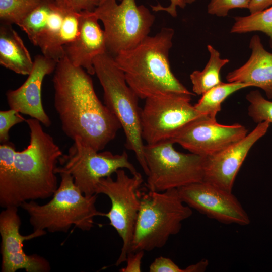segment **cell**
<instances>
[{
    "mask_svg": "<svg viewBox=\"0 0 272 272\" xmlns=\"http://www.w3.org/2000/svg\"><path fill=\"white\" fill-rule=\"evenodd\" d=\"M28 146L16 150L10 142L0 145V206L19 207L26 201L52 196L58 184L56 168L63 154L53 138L34 118L26 119Z\"/></svg>",
    "mask_w": 272,
    "mask_h": 272,
    "instance_id": "6da1fadb",
    "label": "cell"
},
{
    "mask_svg": "<svg viewBox=\"0 0 272 272\" xmlns=\"http://www.w3.org/2000/svg\"><path fill=\"white\" fill-rule=\"evenodd\" d=\"M65 56L57 62L52 79L54 106L64 133L80 138L95 150H102L121 126L98 98L91 78Z\"/></svg>",
    "mask_w": 272,
    "mask_h": 272,
    "instance_id": "7a4b0ae2",
    "label": "cell"
},
{
    "mask_svg": "<svg viewBox=\"0 0 272 272\" xmlns=\"http://www.w3.org/2000/svg\"><path fill=\"white\" fill-rule=\"evenodd\" d=\"M174 33L173 29L163 28L155 35L147 36L135 47L113 57L139 98L145 100L173 92L195 95L171 70L169 53Z\"/></svg>",
    "mask_w": 272,
    "mask_h": 272,
    "instance_id": "3957f363",
    "label": "cell"
},
{
    "mask_svg": "<svg viewBox=\"0 0 272 272\" xmlns=\"http://www.w3.org/2000/svg\"><path fill=\"white\" fill-rule=\"evenodd\" d=\"M58 174L60 183L49 202L40 205L31 200L20 207L29 215L33 230L66 233L72 226L82 231L90 230L94 226L95 217L104 215L96 208L97 194L85 195L70 174L64 172Z\"/></svg>",
    "mask_w": 272,
    "mask_h": 272,
    "instance_id": "277c9868",
    "label": "cell"
},
{
    "mask_svg": "<svg viewBox=\"0 0 272 272\" xmlns=\"http://www.w3.org/2000/svg\"><path fill=\"white\" fill-rule=\"evenodd\" d=\"M140 210L131 252L161 248L170 236L181 230L182 223L192 215V209L181 200L177 189L163 192H139Z\"/></svg>",
    "mask_w": 272,
    "mask_h": 272,
    "instance_id": "5b68a950",
    "label": "cell"
},
{
    "mask_svg": "<svg viewBox=\"0 0 272 272\" xmlns=\"http://www.w3.org/2000/svg\"><path fill=\"white\" fill-rule=\"evenodd\" d=\"M93 65L95 74L103 90L104 104L119 121L125 135L126 147L134 152L147 175L139 97L127 84L123 72L114 57L108 53L95 57Z\"/></svg>",
    "mask_w": 272,
    "mask_h": 272,
    "instance_id": "8992f818",
    "label": "cell"
},
{
    "mask_svg": "<svg viewBox=\"0 0 272 272\" xmlns=\"http://www.w3.org/2000/svg\"><path fill=\"white\" fill-rule=\"evenodd\" d=\"M80 16L63 0H41L19 27L44 56L57 62L64 56V46L78 36Z\"/></svg>",
    "mask_w": 272,
    "mask_h": 272,
    "instance_id": "52a82bcc",
    "label": "cell"
},
{
    "mask_svg": "<svg viewBox=\"0 0 272 272\" xmlns=\"http://www.w3.org/2000/svg\"><path fill=\"white\" fill-rule=\"evenodd\" d=\"M174 144L169 140L145 145L148 190L163 192L203 181L205 157L177 151Z\"/></svg>",
    "mask_w": 272,
    "mask_h": 272,
    "instance_id": "ba28073f",
    "label": "cell"
},
{
    "mask_svg": "<svg viewBox=\"0 0 272 272\" xmlns=\"http://www.w3.org/2000/svg\"><path fill=\"white\" fill-rule=\"evenodd\" d=\"M94 12L104 26L107 52L113 57L141 43L150 31L155 17L135 0H106Z\"/></svg>",
    "mask_w": 272,
    "mask_h": 272,
    "instance_id": "9c48e42d",
    "label": "cell"
},
{
    "mask_svg": "<svg viewBox=\"0 0 272 272\" xmlns=\"http://www.w3.org/2000/svg\"><path fill=\"white\" fill-rule=\"evenodd\" d=\"M116 178L111 176L101 178L96 187V194L106 195L111 202V208L104 216L116 231L122 241L121 252L115 265L118 266L126 262L131 252V243L138 218L140 199L139 189L143 182L142 175L138 172L129 176L124 169L118 170Z\"/></svg>",
    "mask_w": 272,
    "mask_h": 272,
    "instance_id": "30bf717a",
    "label": "cell"
},
{
    "mask_svg": "<svg viewBox=\"0 0 272 272\" xmlns=\"http://www.w3.org/2000/svg\"><path fill=\"white\" fill-rule=\"evenodd\" d=\"M66 154L59 158L56 174H70L75 185L87 196L96 194L100 180L110 176L120 169H126L132 175L138 172L129 161L127 153L113 154L109 151L100 152L76 138Z\"/></svg>",
    "mask_w": 272,
    "mask_h": 272,
    "instance_id": "8fae6325",
    "label": "cell"
},
{
    "mask_svg": "<svg viewBox=\"0 0 272 272\" xmlns=\"http://www.w3.org/2000/svg\"><path fill=\"white\" fill-rule=\"evenodd\" d=\"M192 95L173 92L145 99L140 116L142 136L146 144L170 140L187 123L206 115L191 105Z\"/></svg>",
    "mask_w": 272,
    "mask_h": 272,
    "instance_id": "7c38bea8",
    "label": "cell"
},
{
    "mask_svg": "<svg viewBox=\"0 0 272 272\" xmlns=\"http://www.w3.org/2000/svg\"><path fill=\"white\" fill-rule=\"evenodd\" d=\"M21 221L17 207L4 208L0 213V235L2 272H49L51 266L45 258L36 254H27L23 243L46 234L44 230H36L27 235L20 232Z\"/></svg>",
    "mask_w": 272,
    "mask_h": 272,
    "instance_id": "4fadbf2b",
    "label": "cell"
},
{
    "mask_svg": "<svg viewBox=\"0 0 272 272\" xmlns=\"http://www.w3.org/2000/svg\"><path fill=\"white\" fill-rule=\"evenodd\" d=\"M177 189L185 204L209 218L224 224L247 226L250 223L249 215L232 192L204 181Z\"/></svg>",
    "mask_w": 272,
    "mask_h": 272,
    "instance_id": "5bb4252c",
    "label": "cell"
},
{
    "mask_svg": "<svg viewBox=\"0 0 272 272\" xmlns=\"http://www.w3.org/2000/svg\"><path fill=\"white\" fill-rule=\"evenodd\" d=\"M247 134V129L235 123L223 125L207 115L187 123L170 140L190 153L206 157L218 153Z\"/></svg>",
    "mask_w": 272,
    "mask_h": 272,
    "instance_id": "9a60e30c",
    "label": "cell"
},
{
    "mask_svg": "<svg viewBox=\"0 0 272 272\" xmlns=\"http://www.w3.org/2000/svg\"><path fill=\"white\" fill-rule=\"evenodd\" d=\"M255 128L239 141L213 155L205 157L203 181L232 192L236 175L251 147L267 132L268 121Z\"/></svg>",
    "mask_w": 272,
    "mask_h": 272,
    "instance_id": "2e32d148",
    "label": "cell"
},
{
    "mask_svg": "<svg viewBox=\"0 0 272 272\" xmlns=\"http://www.w3.org/2000/svg\"><path fill=\"white\" fill-rule=\"evenodd\" d=\"M57 63L43 54L37 55L33 69L25 81L17 89L6 92L10 108L38 120L45 127H49L51 121L43 106L41 89L45 77L54 72Z\"/></svg>",
    "mask_w": 272,
    "mask_h": 272,
    "instance_id": "e0dca14e",
    "label": "cell"
},
{
    "mask_svg": "<svg viewBox=\"0 0 272 272\" xmlns=\"http://www.w3.org/2000/svg\"><path fill=\"white\" fill-rule=\"evenodd\" d=\"M95 12H81L80 31L77 38L64 47V56L73 65L95 74L94 59L107 52L105 33Z\"/></svg>",
    "mask_w": 272,
    "mask_h": 272,
    "instance_id": "ac0fdd59",
    "label": "cell"
},
{
    "mask_svg": "<svg viewBox=\"0 0 272 272\" xmlns=\"http://www.w3.org/2000/svg\"><path fill=\"white\" fill-rule=\"evenodd\" d=\"M251 54L241 66L227 75L228 82H239L263 90L268 99H272V53L267 51L259 36L253 35L250 41Z\"/></svg>",
    "mask_w": 272,
    "mask_h": 272,
    "instance_id": "d6986e66",
    "label": "cell"
},
{
    "mask_svg": "<svg viewBox=\"0 0 272 272\" xmlns=\"http://www.w3.org/2000/svg\"><path fill=\"white\" fill-rule=\"evenodd\" d=\"M0 64L22 75H28L33 67L28 50L12 25H0Z\"/></svg>",
    "mask_w": 272,
    "mask_h": 272,
    "instance_id": "ffe728a7",
    "label": "cell"
},
{
    "mask_svg": "<svg viewBox=\"0 0 272 272\" xmlns=\"http://www.w3.org/2000/svg\"><path fill=\"white\" fill-rule=\"evenodd\" d=\"M210 57L208 63L202 71L195 70L190 75L192 84L193 92L202 95L211 88L222 82L220 77L222 68L228 63L227 58H222L219 52L211 45H208Z\"/></svg>",
    "mask_w": 272,
    "mask_h": 272,
    "instance_id": "44dd1931",
    "label": "cell"
},
{
    "mask_svg": "<svg viewBox=\"0 0 272 272\" xmlns=\"http://www.w3.org/2000/svg\"><path fill=\"white\" fill-rule=\"evenodd\" d=\"M250 86L239 82H222L202 95L198 102L194 105L200 113L216 119L217 113L221 109L223 101L232 94Z\"/></svg>",
    "mask_w": 272,
    "mask_h": 272,
    "instance_id": "7402d4cb",
    "label": "cell"
},
{
    "mask_svg": "<svg viewBox=\"0 0 272 272\" xmlns=\"http://www.w3.org/2000/svg\"><path fill=\"white\" fill-rule=\"evenodd\" d=\"M230 33H245L259 31L270 38L272 48V6L259 12L244 17H236Z\"/></svg>",
    "mask_w": 272,
    "mask_h": 272,
    "instance_id": "603a6c76",
    "label": "cell"
},
{
    "mask_svg": "<svg viewBox=\"0 0 272 272\" xmlns=\"http://www.w3.org/2000/svg\"><path fill=\"white\" fill-rule=\"evenodd\" d=\"M41 0H0L1 24L19 26Z\"/></svg>",
    "mask_w": 272,
    "mask_h": 272,
    "instance_id": "cb8c5ba5",
    "label": "cell"
},
{
    "mask_svg": "<svg viewBox=\"0 0 272 272\" xmlns=\"http://www.w3.org/2000/svg\"><path fill=\"white\" fill-rule=\"evenodd\" d=\"M250 105L249 116L256 123L268 121L272 123V101L265 99L258 90L250 92L246 96Z\"/></svg>",
    "mask_w": 272,
    "mask_h": 272,
    "instance_id": "d4e9b609",
    "label": "cell"
},
{
    "mask_svg": "<svg viewBox=\"0 0 272 272\" xmlns=\"http://www.w3.org/2000/svg\"><path fill=\"white\" fill-rule=\"evenodd\" d=\"M250 0H210L208 13L218 17L226 16L230 10L235 8L248 9Z\"/></svg>",
    "mask_w": 272,
    "mask_h": 272,
    "instance_id": "484cf974",
    "label": "cell"
},
{
    "mask_svg": "<svg viewBox=\"0 0 272 272\" xmlns=\"http://www.w3.org/2000/svg\"><path fill=\"white\" fill-rule=\"evenodd\" d=\"M26 119L15 110L10 109L0 111V142L1 144L9 142V132L14 125L25 121Z\"/></svg>",
    "mask_w": 272,
    "mask_h": 272,
    "instance_id": "4316f807",
    "label": "cell"
},
{
    "mask_svg": "<svg viewBox=\"0 0 272 272\" xmlns=\"http://www.w3.org/2000/svg\"><path fill=\"white\" fill-rule=\"evenodd\" d=\"M150 272H185L171 259L160 256L155 259L149 266Z\"/></svg>",
    "mask_w": 272,
    "mask_h": 272,
    "instance_id": "83f0119b",
    "label": "cell"
},
{
    "mask_svg": "<svg viewBox=\"0 0 272 272\" xmlns=\"http://www.w3.org/2000/svg\"><path fill=\"white\" fill-rule=\"evenodd\" d=\"M144 255V251L129 252L126 260V266L119 269L120 272H141L142 260Z\"/></svg>",
    "mask_w": 272,
    "mask_h": 272,
    "instance_id": "f1b7e54d",
    "label": "cell"
},
{
    "mask_svg": "<svg viewBox=\"0 0 272 272\" xmlns=\"http://www.w3.org/2000/svg\"><path fill=\"white\" fill-rule=\"evenodd\" d=\"M73 10L80 12L83 11H93L99 5V0H63Z\"/></svg>",
    "mask_w": 272,
    "mask_h": 272,
    "instance_id": "f546056e",
    "label": "cell"
},
{
    "mask_svg": "<svg viewBox=\"0 0 272 272\" xmlns=\"http://www.w3.org/2000/svg\"><path fill=\"white\" fill-rule=\"evenodd\" d=\"M170 4L168 7H163L160 4L155 6H151V8L153 11H165L168 13L171 16L175 17L177 15L176 8L179 7L181 8H184L187 4H192L196 0H169Z\"/></svg>",
    "mask_w": 272,
    "mask_h": 272,
    "instance_id": "4dcf8cb0",
    "label": "cell"
},
{
    "mask_svg": "<svg viewBox=\"0 0 272 272\" xmlns=\"http://www.w3.org/2000/svg\"><path fill=\"white\" fill-rule=\"evenodd\" d=\"M272 6V0H250L248 10L250 14L262 11Z\"/></svg>",
    "mask_w": 272,
    "mask_h": 272,
    "instance_id": "1f68e13d",
    "label": "cell"
},
{
    "mask_svg": "<svg viewBox=\"0 0 272 272\" xmlns=\"http://www.w3.org/2000/svg\"><path fill=\"white\" fill-rule=\"evenodd\" d=\"M208 261L207 259H202L201 261L187 266L185 269L186 272H202L206 270Z\"/></svg>",
    "mask_w": 272,
    "mask_h": 272,
    "instance_id": "d6a6232c",
    "label": "cell"
},
{
    "mask_svg": "<svg viewBox=\"0 0 272 272\" xmlns=\"http://www.w3.org/2000/svg\"><path fill=\"white\" fill-rule=\"evenodd\" d=\"M105 1H106V0H99V4H101V3H103V2H104ZM116 1L121 2L122 0H116Z\"/></svg>",
    "mask_w": 272,
    "mask_h": 272,
    "instance_id": "836d02e7",
    "label": "cell"
}]
</instances>
